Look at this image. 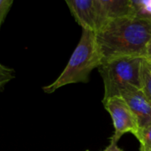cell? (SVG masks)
I'll return each instance as SVG.
<instances>
[{"label":"cell","mask_w":151,"mask_h":151,"mask_svg":"<svg viewBox=\"0 0 151 151\" xmlns=\"http://www.w3.org/2000/svg\"><path fill=\"white\" fill-rule=\"evenodd\" d=\"M150 38V21L132 16L113 19L96 33L103 62L124 57L144 58Z\"/></svg>","instance_id":"1"},{"label":"cell","mask_w":151,"mask_h":151,"mask_svg":"<svg viewBox=\"0 0 151 151\" xmlns=\"http://www.w3.org/2000/svg\"><path fill=\"white\" fill-rule=\"evenodd\" d=\"M96 33L82 30L81 39L73 50L70 59L59 74L50 85L44 86L42 90L46 94H52L58 88L70 84L87 83L91 72L102 65Z\"/></svg>","instance_id":"2"},{"label":"cell","mask_w":151,"mask_h":151,"mask_svg":"<svg viewBox=\"0 0 151 151\" xmlns=\"http://www.w3.org/2000/svg\"><path fill=\"white\" fill-rule=\"evenodd\" d=\"M144 58L124 57L103 62L98 67L104 85L103 100L119 95V91L127 86L142 88V66Z\"/></svg>","instance_id":"3"},{"label":"cell","mask_w":151,"mask_h":151,"mask_svg":"<svg viewBox=\"0 0 151 151\" xmlns=\"http://www.w3.org/2000/svg\"><path fill=\"white\" fill-rule=\"evenodd\" d=\"M103 104L111 115L114 127V134L110 138V142L118 143L127 133H131L134 136L138 134L140 129L138 121L127 102L120 96L103 100Z\"/></svg>","instance_id":"4"},{"label":"cell","mask_w":151,"mask_h":151,"mask_svg":"<svg viewBox=\"0 0 151 151\" xmlns=\"http://www.w3.org/2000/svg\"><path fill=\"white\" fill-rule=\"evenodd\" d=\"M118 96H120L127 102L134 114L140 128L150 125L151 102L142 88L127 86L119 91Z\"/></svg>","instance_id":"5"},{"label":"cell","mask_w":151,"mask_h":151,"mask_svg":"<svg viewBox=\"0 0 151 151\" xmlns=\"http://www.w3.org/2000/svg\"><path fill=\"white\" fill-rule=\"evenodd\" d=\"M97 31L108 22L131 16L130 0H95Z\"/></svg>","instance_id":"6"},{"label":"cell","mask_w":151,"mask_h":151,"mask_svg":"<svg viewBox=\"0 0 151 151\" xmlns=\"http://www.w3.org/2000/svg\"><path fill=\"white\" fill-rule=\"evenodd\" d=\"M65 4L82 30L96 33L97 23L95 0H67Z\"/></svg>","instance_id":"7"},{"label":"cell","mask_w":151,"mask_h":151,"mask_svg":"<svg viewBox=\"0 0 151 151\" xmlns=\"http://www.w3.org/2000/svg\"><path fill=\"white\" fill-rule=\"evenodd\" d=\"M131 16L151 22V0H130Z\"/></svg>","instance_id":"8"},{"label":"cell","mask_w":151,"mask_h":151,"mask_svg":"<svg viewBox=\"0 0 151 151\" xmlns=\"http://www.w3.org/2000/svg\"><path fill=\"white\" fill-rule=\"evenodd\" d=\"M142 89L151 102V64L144 58L142 66Z\"/></svg>","instance_id":"9"},{"label":"cell","mask_w":151,"mask_h":151,"mask_svg":"<svg viewBox=\"0 0 151 151\" xmlns=\"http://www.w3.org/2000/svg\"><path fill=\"white\" fill-rule=\"evenodd\" d=\"M135 137L140 142V151H151V124L140 128Z\"/></svg>","instance_id":"10"},{"label":"cell","mask_w":151,"mask_h":151,"mask_svg":"<svg viewBox=\"0 0 151 151\" xmlns=\"http://www.w3.org/2000/svg\"><path fill=\"white\" fill-rule=\"evenodd\" d=\"M15 78L14 70L0 63V90Z\"/></svg>","instance_id":"11"},{"label":"cell","mask_w":151,"mask_h":151,"mask_svg":"<svg viewBox=\"0 0 151 151\" xmlns=\"http://www.w3.org/2000/svg\"><path fill=\"white\" fill-rule=\"evenodd\" d=\"M12 4H13L12 0H0V28H1Z\"/></svg>","instance_id":"12"},{"label":"cell","mask_w":151,"mask_h":151,"mask_svg":"<svg viewBox=\"0 0 151 151\" xmlns=\"http://www.w3.org/2000/svg\"><path fill=\"white\" fill-rule=\"evenodd\" d=\"M101 151H123V150L119 147L118 143H116V142H110L109 145H108L105 149H104L103 150H101Z\"/></svg>","instance_id":"13"},{"label":"cell","mask_w":151,"mask_h":151,"mask_svg":"<svg viewBox=\"0 0 151 151\" xmlns=\"http://www.w3.org/2000/svg\"><path fill=\"white\" fill-rule=\"evenodd\" d=\"M144 58L148 61L151 62V38L147 45V49H146V52H145V57Z\"/></svg>","instance_id":"14"},{"label":"cell","mask_w":151,"mask_h":151,"mask_svg":"<svg viewBox=\"0 0 151 151\" xmlns=\"http://www.w3.org/2000/svg\"><path fill=\"white\" fill-rule=\"evenodd\" d=\"M86 151H89V150H86Z\"/></svg>","instance_id":"15"},{"label":"cell","mask_w":151,"mask_h":151,"mask_svg":"<svg viewBox=\"0 0 151 151\" xmlns=\"http://www.w3.org/2000/svg\"><path fill=\"white\" fill-rule=\"evenodd\" d=\"M149 62H150V61H149ZM150 64H151V62H150Z\"/></svg>","instance_id":"16"}]
</instances>
